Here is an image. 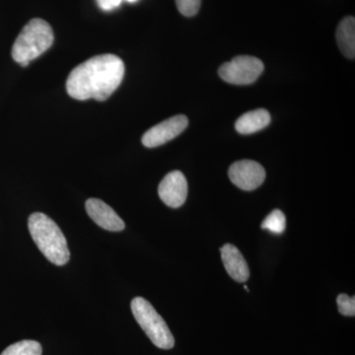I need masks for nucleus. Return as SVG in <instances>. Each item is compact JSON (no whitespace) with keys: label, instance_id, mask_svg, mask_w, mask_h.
I'll return each instance as SVG.
<instances>
[{"label":"nucleus","instance_id":"nucleus-1","mask_svg":"<svg viewBox=\"0 0 355 355\" xmlns=\"http://www.w3.org/2000/svg\"><path fill=\"white\" fill-rule=\"evenodd\" d=\"M125 64L116 55H96L79 64L70 72L67 90L73 99L105 101L123 81Z\"/></svg>","mask_w":355,"mask_h":355},{"label":"nucleus","instance_id":"nucleus-2","mask_svg":"<svg viewBox=\"0 0 355 355\" xmlns=\"http://www.w3.org/2000/svg\"><path fill=\"white\" fill-rule=\"evenodd\" d=\"M28 227L32 239L51 263L57 266L69 263L70 252L67 239L53 219L41 212H35L29 217Z\"/></svg>","mask_w":355,"mask_h":355},{"label":"nucleus","instance_id":"nucleus-3","mask_svg":"<svg viewBox=\"0 0 355 355\" xmlns=\"http://www.w3.org/2000/svg\"><path fill=\"white\" fill-rule=\"evenodd\" d=\"M53 32L43 19H32L23 28L12 48V58L22 67L43 55L53 43Z\"/></svg>","mask_w":355,"mask_h":355},{"label":"nucleus","instance_id":"nucleus-4","mask_svg":"<svg viewBox=\"0 0 355 355\" xmlns=\"http://www.w3.org/2000/svg\"><path fill=\"white\" fill-rule=\"evenodd\" d=\"M130 308L133 317L155 347L161 349L174 347L175 338L169 327L150 302L142 297H135Z\"/></svg>","mask_w":355,"mask_h":355},{"label":"nucleus","instance_id":"nucleus-5","mask_svg":"<svg viewBox=\"0 0 355 355\" xmlns=\"http://www.w3.org/2000/svg\"><path fill=\"white\" fill-rule=\"evenodd\" d=\"M263 62L251 55H239L219 67V76L225 83L234 85H249L263 73Z\"/></svg>","mask_w":355,"mask_h":355},{"label":"nucleus","instance_id":"nucleus-6","mask_svg":"<svg viewBox=\"0 0 355 355\" xmlns=\"http://www.w3.org/2000/svg\"><path fill=\"white\" fill-rule=\"evenodd\" d=\"M230 181L243 191H254L266 180V170L253 160H241L233 163L228 171Z\"/></svg>","mask_w":355,"mask_h":355},{"label":"nucleus","instance_id":"nucleus-7","mask_svg":"<svg viewBox=\"0 0 355 355\" xmlns=\"http://www.w3.org/2000/svg\"><path fill=\"white\" fill-rule=\"evenodd\" d=\"M189 120L183 114L172 116L147 130L142 137V144L148 148H154L167 144L188 128Z\"/></svg>","mask_w":355,"mask_h":355},{"label":"nucleus","instance_id":"nucleus-8","mask_svg":"<svg viewBox=\"0 0 355 355\" xmlns=\"http://www.w3.org/2000/svg\"><path fill=\"white\" fill-rule=\"evenodd\" d=\"M161 200L172 209H178L186 202L188 197V182L183 173L170 172L158 187Z\"/></svg>","mask_w":355,"mask_h":355},{"label":"nucleus","instance_id":"nucleus-9","mask_svg":"<svg viewBox=\"0 0 355 355\" xmlns=\"http://www.w3.org/2000/svg\"><path fill=\"white\" fill-rule=\"evenodd\" d=\"M89 217L105 230L120 232L125 229V222L110 205L98 198H89L85 205Z\"/></svg>","mask_w":355,"mask_h":355},{"label":"nucleus","instance_id":"nucleus-10","mask_svg":"<svg viewBox=\"0 0 355 355\" xmlns=\"http://www.w3.org/2000/svg\"><path fill=\"white\" fill-rule=\"evenodd\" d=\"M222 263L231 279L246 282L250 277L249 266L241 252L232 244H225L220 249Z\"/></svg>","mask_w":355,"mask_h":355},{"label":"nucleus","instance_id":"nucleus-11","mask_svg":"<svg viewBox=\"0 0 355 355\" xmlns=\"http://www.w3.org/2000/svg\"><path fill=\"white\" fill-rule=\"evenodd\" d=\"M270 123V114L265 109L254 110L242 114L235 123V128L241 135L260 132Z\"/></svg>","mask_w":355,"mask_h":355},{"label":"nucleus","instance_id":"nucleus-12","mask_svg":"<svg viewBox=\"0 0 355 355\" xmlns=\"http://www.w3.org/2000/svg\"><path fill=\"white\" fill-rule=\"evenodd\" d=\"M336 41L343 55L355 58V19L349 16L342 20L336 30Z\"/></svg>","mask_w":355,"mask_h":355},{"label":"nucleus","instance_id":"nucleus-13","mask_svg":"<svg viewBox=\"0 0 355 355\" xmlns=\"http://www.w3.org/2000/svg\"><path fill=\"white\" fill-rule=\"evenodd\" d=\"M43 349L36 340H21L9 345L1 355H42Z\"/></svg>","mask_w":355,"mask_h":355},{"label":"nucleus","instance_id":"nucleus-14","mask_svg":"<svg viewBox=\"0 0 355 355\" xmlns=\"http://www.w3.org/2000/svg\"><path fill=\"white\" fill-rule=\"evenodd\" d=\"M286 227V218L284 212L279 209H275L266 217L261 223V228L270 231L275 234H282Z\"/></svg>","mask_w":355,"mask_h":355},{"label":"nucleus","instance_id":"nucleus-15","mask_svg":"<svg viewBox=\"0 0 355 355\" xmlns=\"http://www.w3.org/2000/svg\"><path fill=\"white\" fill-rule=\"evenodd\" d=\"M338 311L343 316L354 317L355 315V297L347 294H340L336 298Z\"/></svg>","mask_w":355,"mask_h":355},{"label":"nucleus","instance_id":"nucleus-16","mask_svg":"<svg viewBox=\"0 0 355 355\" xmlns=\"http://www.w3.org/2000/svg\"><path fill=\"white\" fill-rule=\"evenodd\" d=\"M202 0H176L178 10L182 15L193 17L197 15L200 8Z\"/></svg>","mask_w":355,"mask_h":355},{"label":"nucleus","instance_id":"nucleus-17","mask_svg":"<svg viewBox=\"0 0 355 355\" xmlns=\"http://www.w3.org/2000/svg\"><path fill=\"white\" fill-rule=\"evenodd\" d=\"M98 6L104 11H112L121 6L123 0H96Z\"/></svg>","mask_w":355,"mask_h":355},{"label":"nucleus","instance_id":"nucleus-18","mask_svg":"<svg viewBox=\"0 0 355 355\" xmlns=\"http://www.w3.org/2000/svg\"><path fill=\"white\" fill-rule=\"evenodd\" d=\"M125 1L130 2V3H133V2H137V0H125Z\"/></svg>","mask_w":355,"mask_h":355},{"label":"nucleus","instance_id":"nucleus-19","mask_svg":"<svg viewBox=\"0 0 355 355\" xmlns=\"http://www.w3.org/2000/svg\"><path fill=\"white\" fill-rule=\"evenodd\" d=\"M244 288L246 289L247 291H249V288H248L247 286H244Z\"/></svg>","mask_w":355,"mask_h":355}]
</instances>
